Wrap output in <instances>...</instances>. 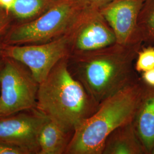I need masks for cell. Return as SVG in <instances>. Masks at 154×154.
I'll use <instances>...</instances> for the list:
<instances>
[{
  "mask_svg": "<svg viewBox=\"0 0 154 154\" xmlns=\"http://www.w3.org/2000/svg\"><path fill=\"white\" fill-rule=\"evenodd\" d=\"M146 152L133 121L118 127L105 141L102 154H139Z\"/></svg>",
  "mask_w": 154,
  "mask_h": 154,
  "instance_id": "obj_10",
  "label": "cell"
},
{
  "mask_svg": "<svg viewBox=\"0 0 154 154\" xmlns=\"http://www.w3.org/2000/svg\"><path fill=\"white\" fill-rule=\"evenodd\" d=\"M135 69L137 72H143L154 69V48H146L138 53Z\"/></svg>",
  "mask_w": 154,
  "mask_h": 154,
  "instance_id": "obj_14",
  "label": "cell"
},
{
  "mask_svg": "<svg viewBox=\"0 0 154 154\" xmlns=\"http://www.w3.org/2000/svg\"><path fill=\"white\" fill-rule=\"evenodd\" d=\"M143 93L136 82L103 100L93 114L75 128L65 154H102L110 134L133 121Z\"/></svg>",
  "mask_w": 154,
  "mask_h": 154,
  "instance_id": "obj_3",
  "label": "cell"
},
{
  "mask_svg": "<svg viewBox=\"0 0 154 154\" xmlns=\"http://www.w3.org/2000/svg\"><path fill=\"white\" fill-rule=\"evenodd\" d=\"M53 0H16L10 12L21 21L32 20L52 5Z\"/></svg>",
  "mask_w": 154,
  "mask_h": 154,
  "instance_id": "obj_13",
  "label": "cell"
},
{
  "mask_svg": "<svg viewBox=\"0 0 154 154\" xmlns=\"http://www.w3.org/2000/svg\"><path fill=\"white\" fill-rule=\"evenodd\" d=\"M39 85L25 65L4 57L0 76V118L35 109Z\"/></svg>",
  "mask_w": 154,
  "mask_h": 154,
  "instance_id": "obj_5",
  "label": "cell"
},
{
  "mask_svg": "<svg viewBox=\"0 0 154 154\" xmlns=\"http://www.w3.org/2000/svg\"><path fill=\"white\" fill-rule=\"evenodd\" d=\"M116 44V35L111 28L103 22L91 21L75 30L71 54L102 49Z\"/></svg>",
  "mask_w": 154,
  "mask_h": 154,
  "instance_id": "obj_9",
  "label": "cell"
},
{
  "mask_svg": "<svg viewBox=\"0 0 154 154\" xmlns=\"http://www.w3.org/2000/svg\"><path fill=\"white\" fill-rule=\"evenodd\" d=\"M143 79L149 86L154 87V69L143 72Z\"/></svg>",
  "mask_w": 154,
  "mask_h": 154,
  "instance_id": "obj_17",
  "label": "cell"
},
{
  "mask_svg": "<svg viewBox=\"0 0 154 154\" xmlns=\"http://www.w3.org/2000/svg\"><path fill=\"white\" fill-rule=\"evenodd\" d=\"M75 16V8L72 1H58L44 14L9 28L3 35L2 44H37L58 38L77 29Z\"/></svg>",
  "mask_w": 154,
  "mask_h": 154,
  "instance_id": "obj_4",
  "label": "cell"
},
{
  "mask_svg": "<svg viewBox=\"0 0 154 154\" xmlns=\"http://www.w3.org/2000/svg\"><path fill=\"white\" fill-rule=\"evenodd\" d=\"M0 154H27L21 147L0 140Z\"/></svg>",
  "mask_w": 154,
  "mask_h": 154,
  "instance_id": "obj_15",
  "label": "cell"
},
{
  "mask_svg": "<svg viewBox=\"0 0 154 154\" xmlns=\"http://www.w3.org/2000/svg\"><path fill=\"white\" fill-rule=\"evenodd\" d=\"M68 58L57 63L39 83L35 109L73 133L99 104L72 75Z\"/></svg>",
  "mask_w": 154,
  "mask_h": 154,
  "instance_id": "obj_2",
  "label": "cell"
},
{
  "mask_svg": "<svg viewBox=\"0 0 154 154\" xmlns=\"http://www.w3.org/2000/svg\"><path fill=\"white\" fill-rule=\"evenodd\" d=\"M129 45L116 44L102 49L72 53L69 69L90 96L98 103L137 82L135 54Z\"/></svg>",
  "mask_w": 154,
  "mask_h": 154,
  "instance_id": "obj_1",
  "label": "cell"
},
{
  "mask_svg": "<svg viewBox=\"0 0 154 154\" xmlns=\"http://www.w3.org/2000/svg\"><path fill=\"white\" fill-rule=\"evenodd\" d=\"M3 35H0V76L1 74L2 70L3 67L4 65V57L2 55V39H3Z\"/></svg>",
  "mask_w": 154,
  "mask_h": 154,
  "instance_id": "obj_20",
  "label": "cell"
},
{
  "mask_svg": "<svg viewBox=\"0 0 154 154\" xmlns=\"http://www.w3.org/2000/svg\"><path fill=\"white\" fill-rule=\"evenodd\" d=\"M140 5V0H119L105 9L103 14L116 35V44H130Z\"/></svg>",
  "mask_w": 154,
  "mask_h": 154,
  "instance_id": "obj_8",
  "label": "cell"
},
{
  "mask_svg": "<svg viewBox=\"0 0 154 154\" xmlns=\"http://www.w3.org/2000/svg\"><path fill=\"white\" fill-rule=\"evenodd\" d=\"M72 134L47 117L39 132V154H65Z\"/></svg>",
  "mask_w": 154,
  "mask_h": 154,
  "instance_id": "obj_12",
  "label": "cell"
},
{
  "mask_svg": "<svg viewBox=\"0 0 154 154\" xmlns=\"http://www.w3.org/2000/svg\"><path fill=\"white\" fill-rule=\"evenodd\" d=\"M96 1H105V0H96Z\"/></svg>",
  "mask_w": 154,
  "mask_h": 154,
  "instance_id": "obj_22",
  "label": "cell"
},
{
  "mask_svg": "<svg viewBox=\"0 0 154 154\" xmlns=\"http://www.w3.org/2000/svg\"><path fill=\"white\" fill-rule=\"evenodd\" d=\"M16 0H0V7L10 12Z\"/></svg>",
  "mask_w": 154,
  "mask_h": 154,
  "instance_id": "obj_18",
  "label": "cell"
},
{
  "mask_svg": "<svg viewBox=\"0 0 154 154\" xmlns=\"http://www.w3.org/2000/svg\"><path fill=\"white\" fill-rule=\"evenodd\" d=\"M152 154H154V149H153V150H152Z\"/></svg>",
  "mask_w": 154,
  "mask_h": 154,
  "instance_id": "obj_21",
  "label": "cell"
},
{
  "mask_svg": "<svg viewBox=\"0 0 154 154\" xmlns=\"http://www.w3.org/2000/svg\"><path fill=\"white\" fill-rule=\"evenodd\" d=\"M11 21L9 11L0 7V35H4L8 31Z\"/></svg>",
  "mask_w": 154,
  "mask_h": 154,
  "instance_id": "obj_16",
  "label": "cell"
},
{
  "mask_svg": "<svg viewBox=\"0 0 154 154\" xmlns=\"http://www.w3.org/2000/svg\"><path fill=\"white\" fill-rule=\"evenodd\" d=\"M147 24L150 33L154 35V8L149 16Z\"/></svg>",
  "mask_w": 154,
  "mask_h": 154,
  "instance_id": "obj_19",
  "label": "cell"
},
{
  "mask_svg": "<svg viewBox=\"0 0 154 154\" xmlns=\"http://www.w3.org/2000/svg\"><path fill=\"white\" fill-rule=\"evenodd\" d=\"M74 32L42 44L21 45L2 44V53L5 57L25 65L40 83L57 63L71 54Z\"/></svg>",
  "mask_w": 154,
  "mask_h": 154,
  "instance_id": "obj_6",
  "label": "cell"
},
{
  "mask_svg": "<svg viewBox=\"0 0 154 154\" xmlns=\"http://www.w3.org/2000/svg\"><path fill=\"white\" fill-rule=\"evenodd\" d=\"M46 118L36 109L0 118V140L16 145L27 154H39V132Z\"/></svg>",
  "mask_w": 154,
  "mask_h": 154,
  "instance_id": "obj_7",
  "label": "cell"
},
{
  "mask_svg": "<svg viewBox=\"0 0 154 154\" xmlns=\"http://www.w3.org/2000/svg\"><path fill=\"white\" fill-rule=\"evenodd\" d=\"M133 124L145 151L151 153L154 149V93H143Z\"/></svg>",
  "mask_w": 154,
  "mask_h": 154,
  "instance_id": "obj_11",
  "label": "cell"
}]
</instances>
